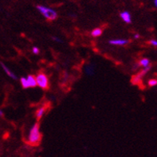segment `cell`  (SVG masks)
<instances>
[{"label": "cell", "instance_id": "7", "mask_svg": "<svg viewBox=\"0 0 157 157\" xmlns=\"http://www.w3.org/2000/svg\"><path fill=\"white\" fill-rule=\"evenodd\" d=\"M27 82L28 85H29V87L30 88H34L37 86V82H36V77L34 75H28L27 78Z\"/></svg>", "mask_w": 157, "mask_h": 157}, {"label": "cell", "instance_id": "16", "mask_svg": "<svg viewBox=\"0 0 157 157\" xmlns=\"http://www.w3.org/2000/svg\"><path fill=\"white\" fill-rule=\"evenodd\" d=\"M52 38H53V40H54L55 42H62V39H60L59 38H57V37H52Z\"/></svg>", "mask_w": 157, "mask_h": 157}, {"label": "cell", "instance_id": "9", "mask_svg": "<svg viewBox=\"0 0 157 157\" xmlns=\"http://www.w3.org/2000/svg\"><path fill=\"white\" fill-rule=\"evenodd\" d=\"M46 106H43V107H41L39 108L37 111H36V113H35V116H36V118L38 120H40L41 118L43 117V115L45 114V113H46Z\"/></svg>", "mask_w": 157, "mask_h": 157}, {"label": "cell", "instance_id": "18", "mask_svg": "<svg viewBox=\"0 0 157 157\" xmlns=\"http://www.w3.org/2000/svg\"><path fill=\"white\" fill-rule=\"evenodd\" d=\"M0 117H3V113L0 110Z\"/></svg>", "mask_w": 157, "mask_h": 157}, {"label": "cell", "instance_id": "2", "mask_svg": "<svg viewBox=\"0 0 157 157\" xmlns=\"http://www.w3.org/2000/svg\"><path fill=\"white\" fill-rule=\"evenodd\" d=\"M37 9L47 20L54 21L58 18V13L52 8L39 5V6H37Z\"/></svg>", "mask_w": 157, "mask_h": 157}, {"label": "cell", "instance_id": "17", "mask_svg": "<svg viewBox=\"0 0 157 157\" xmlns=\"http://www.w3.org/2000/svg\"><path fill=\"white\" fill-rule=\"evenodd\" d=\"M134 38H135L136 39H137V38H140V35H139V34H135V36H134Z\"/></svg>", "mask_w": 157, "mask_h": 157}, {"label": "cell", "instance_id": "19", "mask_svg": "<svg viewBox=\"0 0 157 157\" xmlns=\"http://www.w3.org/2000/svg\"><path fill=\"white\" fill-rule=\"evenodd\" d=\"M154 4H155V6L157 7V0H154Z\"/></svg>", "mask_w": 157, "mask_h": 157}, {"label": "cell", "instance_id": "13", "mask_svg": "<svg viewBox=\"0 0 157 157\" xmlns=\"http://www.w3.org/2000/svg\"><path fill=\"white\" fill-rule=\"evenodd\" d=\"M148 86H151V87H153V86H157V80L156 79H150L148 81Z\"/></svg>", "mask_w": 157, "mask_h": 157}, {"label": "cell", "instance_id": "5", "mask_svg": "<svg viewBox=\"0 0 157 157\" xmlns=\"http://www.w3.org/2000/svg\"><path fill=\"white\" fill-rule=\"evenodd\" d=\"M151 70V66H147V67H145L144 68L143 70H141V71L140 72L139 74H136V75L133 78V81H136V82H137L138 81H140V80H141V78H143L144 76L146 74H147V72L149 71V70Z\"/></svg>", "mask_w": 157, "mask_h": 157}, {"label": "cell", "instance_id": "3", "mask_svg": "<svg viewBox=\"0 0 157 157\" xmlns=\"http://www.w3.org/2000/svg\"><path fill=\"white\" fill-rule=\"evenodd\" d=\"M36 82H37V86L42 88V90H48L50 86V82L48 77L44 74V73H39L36 76Z\"/></svg>", "mask_w": 157, "mask_h": 157}, {"label": "cell", "instance_id": "11", "mask_svg": "<svg viewBox=\"0 0 157 157\" xmlns=\"http://www.w3.org/2000/svg\"><path fill=\"white\" fill-rule=\"evenodd\" d=\"M140 66H143L144 68L149 66H150L149 59H148V58H142V59L140 61Z\"/></svg>", "mask_w": 157, "mask_h": 157}, {"label": "cell", "instance_id": "4", "mask_svg": "<svg viewBox=\"0 0 157 157\" xmlns=\"http://www.w3.org/2000/svg\"><path fill=\"white\" fill-rule=\"evenodd\" d=\"M109 44L113 45V46H125L127 44H128L129 40L128 39H112L109 40Z\"/></svg>", "mask_w": 157, "mask_h": 157}, {"label": "cell", "instance_id": "14", "mask_svg": "<svg viewBox=\"0 0 157 157\" xmlns=\"http://www.w3.org/2000/svg\"><path fill=\"white\" fill-rule=\"evenodd\" d=\"M32 51H33V53H34V54H39V52H40V50L38 49L37 46H34L33 47V49H32Z\"/></svg>", "mask_w": 157, "mask_h": 157}, {"label": "cell", "instance_id": "12", "mask_svg": "<svg viewBox=\"0 0 157 157\" xmlns=\"http://www.w3.org/2000/svg\"><path fill=\"white\" fill-rule=\"evenodd\" d=\"M20 82H21V85H22L23 89H28V88H30L29 87V85H28L26 78H21V79H20Z\"/></svg>", "mask_w": 157, "mask_h": 157}, {"label": "cell", "instance_id": "6", "mask_svg": "<svg viewBox=\"0 0 157 157\" xmlns=\"http://www.w3.org/2000/svg\"><path fill=\"white\" fill-rule=\"evenodd\" d=\"M121 19L123 20L124 22H126V23H130L132 22V18H131V14H130L129 12L128 11H123L120 14Z\"/></svg>", "mask_w": 157, "mask_h": 157}, {"label": "cell", "instance_id": "1", "mask_svg": "<svg viewBox=\"0 0 157 157\" xmlns=\"http://www.w3.org/2000/svg\"><path fill=\"white\" fill-rule=\"evenodd\" d=\"M42 140V133L40 132V124L38 122L35 123L31 128L28 136V143L31 145H38Z\"/></svg>", "mask_w": 157, "mask_h": 157}, {"label": "cell", "instance_id": "15", "mask_svg": "<svg viewBox=\"0 0 157 157\" xmlns=\"http://www.w3.org/2000/svg\"><path fill=\"white\" fill-rule=\"evenodd\" d=\"M149 42H150V44H151V46H156V47H157V40L151 39V40H150Z\"/></svg>", "mask_w": 157, "mask_h": 157}, {"label": "cell", "instance_id": "10", "mask_svg": "<svg viewBox=\"0 0 157 157\" xmlns=\"http://www.w3.org/2000/svg\"><path fill=\"white\" fill-rule=\"evenodd\" d=\"M102 33H103V30L102 29H101V28H95L94 30H92L91 35L93 37L97 38V37H100V36L101 35Z\"/></svg>", "mask_w": 157, "mask_h": 157}, {"label": "cell", "instance_id": "8", "mask_svg": "<svg viewBox=\"0 0 157 157\" xmlns=\"http://www.w3.org/2000/svg\"><path fill=\"white\" fill-rule=\"evenodd\" d=\"M1 66H2V69H3V70H4V71L6 72V74H7V75L9 76L10 78H11L12 79H14V80H17V76H16L15 74H14V73H13V72L10 71V70H9V69H8V68H7V66H5V65H4L3 63H1Z\"/></svg>", "mask_w": 157, "mask_h": 157}]
</instances>
